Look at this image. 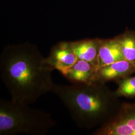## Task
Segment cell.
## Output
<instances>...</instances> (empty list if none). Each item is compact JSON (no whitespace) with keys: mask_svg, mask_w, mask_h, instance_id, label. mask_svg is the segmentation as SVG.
Instances as JSON below:
<instances>
[{"mask_svg":"<svg viewBox=\"0 0 135 135\" xmlns=\"http://www.w3.org/2000/svg\"><path fill=\"white\" fill-rule=\"evenodd\" d=\"M46 59L51 67L60 72L71 67L78 60L72 42L67 41L60 42L53 46Z\"/></svg>","mask_w":135,"mask_h":135,"instance_id":"cell-5","label":"cell"},{"mask_svg":"<svg viewBox=\"0 0 135 135\" xmlns=\"http://www.w3.org/2000/svg\"><path fill=\"white\" fill-rule=\"evenodd\" d=\"M94 135H135V103H124Z\"/></svg>","mask_w":135,"mask_h":135,"instance_id":"cell-4","label":"cell"},{"mask_svg":"<svg viewBox=\"0 0 135 135\" xmlns=\"http://www.w3.org/2000/svg\"><path fill=\"white\" fill-rule=\"evenodd\" d=\"M98 69L92 63L78 60L71 67L60 73L72 84H90L96 82Z\"/></svg>","mask_w":135,"mask_h":135,"instance_id":"cell-6","label":"cell"},{"mask_svg":"<svg viewBox=\"0 0 135 135\" xmlns=\"http://www.w3.org/2000/svg\"><path fill=\"white\" fill-rule=\"evenodd\" d=\"M123 60L125 59L115 37L111 39H101L99 68Z\"/></svg>","mask_w":135,"mask_h":135,"instance_id":"cell-9","label":"cell"},{"mask_svg":"<svg viewBox=\"0 0 135 135\" xmlns=\"http://www.w3.org/2000/svg\"><path fill=\"white\" fill-rule=\"evenodd\" d=\"M135 73V63L123 60L98 68L96 82L106 84L129 77Z\"/></svg>","mask_w":135,"mask_h":135,"instance_id":"cell-7","label":"cell"},{"mask_svg":"<svg viewBox=\"0 0 135 135\" xmlns=\"http://www.w3.org/2000/svg\"><path fill=\"white\" fill-rule=\"evenodd\" d=\"M54 70L38 47L29 42L5 47L0 56V77L12 101L33 104L51 92Z\"/></svg>","mask_w":135,"mask_h":135,"instance_id":"cell-1","label":"cell"},{"mask_svg":"<svg viewBox=\"0 0 135 135\" xmlns=\"http://www.w3.org/2000/svg\"><path fill=\"white\" fill-rule=\"evenodd\" d=\"M118 87L115 94L118 97L135 98V76L128 77L117 81Z\"/></svg>","mask_w":135,"mask_h":135,"instance_id":"cell-11","label":"cell"},{"mask_svg":"<svg viewBox=\"0 0 135 135\" xmlns=\"http://www.w3.org/2000/svg\"><path fill=\"white\" fill-rule=\"evenodd\" d=\"M56 124L46 112L12 100H0V135H46Z\"/></svg>","mask_w":135,"mask_h":135,"instance_id":"cell-3","label":"cell"},{"mask_svg":"<svg viewBox=\"0 0 135 135\" xmlns=\"http://www.w3.org/2000/svg\"><path fill=\"white\" fill-rule=\"evenodd\" d=\"M101 39H86L72 42L78 60L93 64L99 68V50Z\"/></svg>","mask_w":135,"mask_h":135,"instance_id":"cell-8","label":"cell"},{"mask_svg":"<svg viewBox=\"0 0 135 135\" xmlns=\"http://www.w3.org/2000/svg\"><path fill=\"white\" fill-rule=\"evenodd\" d=\"M115 38L120 45L125 60L135 63V30H126Z\"/></svg>","mask_w":135,"mask_h":135,"instance_id":"cell-10","label":"cell"},{"mask_svg":"<svg viewBox=\"0 0 135 135\" xmlns=\"http://www.w3.org/2000/svg\"><path fill=\"white\" fill-rule=\"evenodd\" d=\"M52 92L61 99L73 121L81 128L100 127L120 107L115 92L99 82L71 85L55 83Z\"/></svg>","mask_w":135,"mask_h":135,"instance_id":"cell-2","label":"cell"}]
</instances>
